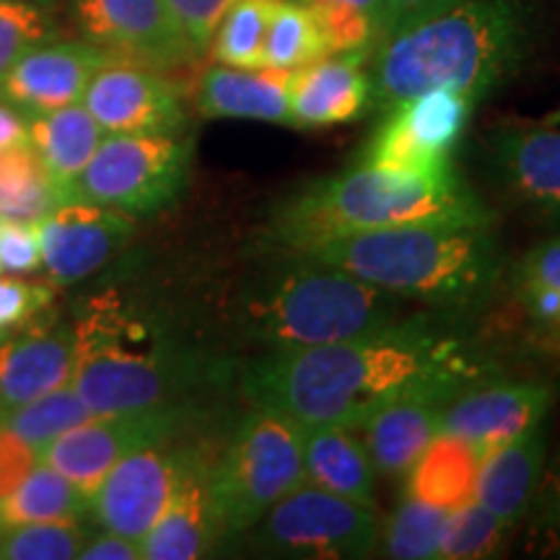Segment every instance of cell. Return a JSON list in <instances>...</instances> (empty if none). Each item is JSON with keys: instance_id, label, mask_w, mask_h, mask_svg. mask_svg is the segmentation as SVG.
Segmentation results:
<instances>
[{"instance_id": "cell-1", "label": "cell", "mask_w": 560, "mask_h": 560, "mask_svg": "<svg viewBox=\"0 0 560 560\" xmlns=\"http://www.w3.org/2000/svg\"><path fill=\"white\" fill-rule=\"evenodd\" d=\"M486 366L459 340L420 322L312 348L268 350L244 374L252 408L276 410L299 425H350L410 397L450 402L480 384Z\"/></svg>"}, {"instance_id": "cell-2", "label": "cell", "mask_w": 560, "mask_h": 560, "mask_svg": "<svg viewBox=\"0 0 560 560\" xmlns=\"http://www.w3.org/2000/svg\"><path fill=\"white\" fill-rule=\"evenodd\" d=\"M532 50V16L522 0H459L384 37L371 62V109L429 89L482 100L520 73Z\"/></svg>"}, {"instance_id": "cell-3", "label": "cell", "mask_w": 560, "mask_h": 560, "mask_svg": "<svg viewBox=\"0 0 560 560\" xmlns=\"http://www.w3.org/2000/svg\"><path fill=\"white\" fill-rule=\"evenodd\" d=\"M431 221L493 223V215L454 172L423 177L355 164L280 200L268 221V244L304 252L346 236Z\"/></svg>"}, {"instance_id": "cell-4", "label": "cell", "mask_w": 560, "mask_h": 560, "mask_svg": "<svg viewBox=\"0 0 560 560\" xmlns=\"http://www.w3.org/2000/svg\"><path fill=\"white\" fill-rule=\"evenodd\" d=\"M402 301L470 306L493 291L503 255L490 223L431 221L346 236L304 249Z\"/></svg>"}, {"instance_id": "cell-5", "label": "cell", "mask_w": 560, "mask_h": 560, "mask_svg": "<svg viewBox=\"0 0 560 560\" xmlns=\"http://www.w3.org/2000/svg\"><path fill=\"white\" fill-rule=\"evenodd\" d=\"M73 325L70 387L94 416L172 405L192 384L195 361L122 293L86 299Z\"/></svg>"}, {"instance_id": "cell-6", "label": "cell", "mask_w": 560, "mask_h": 560, "mask_svg": "<svg viewBox=\"0 0 560 560\" xmlns=\"http://www.w3.org/2000/svg\"><path fill=\"white\" fill-rule=\"evenodd\" d=\"M400 301L304 252L270 249L244 296V327L265 353L327 346L400 325Z\"/></svg>"}, {"instance_id": "cell-7", "label": "cell", "mask_w": 560, "mask_h": 560, "mask_svg": "<svg viewBox=\"0 0 560 560\" xmlns=\"http://www.w3.org/2000/svg\"><path fill=\"white\" fill-rule=\"evenodd\" d=\"M304 482L301 425L276 410L252 408L213 465V495L223 532L252 529Z\"/></svg>"}, {"instance_id": "cell-8", "label": "cell", "mask_w": 560, "mask_h": 560, "mask_svg": "<svg viewBox=\"0 0 560 560\" xmlns=\"http://www.w3.org/2000/svg\"><path fill=\"white\" fill-rule=\"evenodd\" d=\"M192 143L179 136H104L68 198L100 202L122 213L151 215L185 192Z\"/></svg>"}, {"instance_id": "cell-9", "label": "cell", "mask_w": 560, "mask_h": 560, "mask_svg": "<svg viewBox=\"0 0 560 560\" xmlns=\"http://www.w3.org/2000/svg\"><path fill=\"white\" fill-rule=\"evenodd\" d=\"M252 529L255 548L276 558L359 560L374 556L380 542L374 506L310 482L280 499Z\"/></svg>"}, {"instance_id": "cell-10", "label": "cell", "mask_w": 560, "mask_h": 560, "mask_svg": "<svg viewBox=\"0 0 560 560\" xmlns=\"http://www.w3.org/2000/svg\"><path fill=\"white\" fill-rule=\"evenodd\" d=\"M478 100L457 89H429L392 104L355 164L400 174L452 172V153L470 125Z\"/></svg>"}, {"instance_id": "cell-11", "label": "cell", "mask_w": 560, "mask_h": 560, "mask_svg": "<svg viewBox=\"0 0 560 560\" xmlns=\"http://www.w3.org/2000/svg\"><path fill=\"white\" fill-rule=\"evenodd\" d=\"M190 423L179 402L91 416L81 425L60 433L39 452V462L73 482L83 495L94 493L117 462L145 446L170 444Z\"/></svg>"}, {"instance_id": "cell-12", "label": "cell", "mask_w": 560, "mask_h": 560, "mask_svg": "<svg viewBox=\"0 0 560 560\" xmlns=\"http://www.w3.org/2000/svg\"><path fill=\"white\" fill-rule=\"evenodd\" d=\"M73 19L83 39L117 58L156 70L200 58L166 0H73Z\"/></svg>"}, {"instance_id": "cell-13", "label": "cell", "mask_w": 560, "mask_h": 560, "mask_svg": "<svg viewBox=\"0 0 560 560\" xmlns=\"http://www.w3.org/2000/svg\"><path fill=\"white\" fill-rule=\"evenodd\" d=\"M42 270L55 289L102 270L136 234L132 215L100 202L68 198L37 221Z\"/></svg>"}, {"instance_id": "cell-14", "label": "cell", "mask_w": 560, "mask_h": 560, "mask_svg": "<svg viewBox=\"0 0 560 560\" xmlns=\"http://www.w3.org/2000/svg\"><path fill=\"white\" fill-rule=\"evenodd\" d=\"M81 102L104 136H179L187 122L179 89L164 70L125 58H112L91 79Z\"/></svg>"}, {"instance_id": "cell-15", "label": "cell", "mask_w": 560, "mask_h": 560, "mask_svg": "<svg viewBox=\"0 0 560 560\" xmlns=\"http://www.w3.org/2000/svg\"><path fill=\"white\" fill-rule=\"evenodd\" d=\"M190 452L145 446L117 462L89 499V516L104 529L143 540L170 503Z\"/></svg>"}, {"instance_id": "cell-16", "label": "cell", "mask_w": 560, "mask_h": 560, "mask_svg": "<svg viewBox=\"0 0 560 560\" xmlns=\"http://www.w3.org/2000/svg\"><path fill=\"white\" fill-rule=\"evenodd\" d=\"M112 58L117 55L89 39L42 42L0 75V102L26 117L79 104L91 79Z\"/></svg>"}, {"instance_id": "cell-17", "label": "cell", "mask_w": 560, "mask_h": 560, "mask_svg": "<svg viewBox=\"0 0 560 560\" xmlns=\"http://www.w3.org/2000/svg\"><path fill=\"white\" fill-rule=\"evenodd\" d=\"M552 405L545 384H472L441 410V433L465 441L480 457L542 423Z\"/></svg>"}, {"instance_id": "cell-18", "label": "cell", "mask_w": 560, "mask_h": 560, "mask_svg": "<svg viewBox=\"0 0 560 560\" xmlns=\"http://www.w3.org/2000/svg\"><path fill=\"white\" fill-rule=\"evenodd\" d=\"M486 145L503 187L560 231V130L506 122L488 132Z\"/></svg>"}, {"instance_id": "cell-19", "label": "cell", "mask_w": 560, "mask_h": 560, "mask_svg": "<svg viewBox=\"0 0 560 560\" xmlns=\"http://www.w3.org/2000/svg\"><path fill=\"white\" fill-rule=\"evenodd\" d=\"M73 376V325L47 310L24 330L0 340V416L66 387Z\"/></svg>"}, {"instance_id": "cell-20", "label": "cell", "mask_w": 560, "mask_h": 560, "mask_svg": "<svg viewBox=\"0 0 560 560\" xmlns=\"http://www.w3.org/2000/svg\"><path fill=\"white\" fill-rule=\"evenodd\" d=\"M223 532L213 495V465L190 452L170 503L140 540L143 560H195L215 548Z\"/></svg>"}, {"instance_id": "cell-21", "label": "cell", "mask_w": 560, "mask_h": 560, "mask_svg": "<svg viewBox=\"0 0 560 560\" xmlns=\"http://www.w3.org/2000/svg\"><path fill=\"white\" fill-rule=\"evenodd\" d=\"M369 55H325L293 70L289 125L312 130L359 120L371 107V81L363 70Z\"/></svg>"}, {"instance_id": "cell-22", "label": "cell", "mask_w": 560, "mask_h": 560, "mask_svg": "<svg viewBox=\"0 0 560 560\" xmlns=\"http://www.w3.org/2000/svg\"><path fill=\"white\" fill-rule=\"evenodd\" d=\"M293 70L213 66L195 91L200 115L210 120H257L289 125Z\"/></svg>"}, {"instance_id": "cell-23", "label": "cell", "mask_w": 560, "mask_h": 560, "mask_svg": "<svg viewBox=\"0 0 560 560\" xmlns=\"http://www.w3.org/2000/svg\"><path fill=\"white\" fill-rule=\"evenodd\" d=\"M545 452H548V431L542 423L522 431L506 444L495 446L480 462L475 501L501 520L511 524L529 509L532 499L540 493L545 475Z\"/></svg>"}, {"instance_id": "cell-24", "label": "cell", "mask_w": 560, "mask_h": 560, "mask_svg": "<svg viewBox=\"0 0 560 560\" xmlns=\"http://www.w3.org/2000/svg\"><path fill=\"white\" fill-rule=\"evenodd\" d=\"M301 457L310 486L374 506L376 467L359 429L332 423L301 425Z\"/></svg>"}, {"instance_id": "cell-25", "label": "cell", "mask_w": 560, "mask_h": 560, "mask_svg": "<svg viewBox=\"0 0 560 560\" xmlns=\"http://www.w3.org/2000/svg\"><path fill=\"white\" fill-rule=\"evenodd\" d=\"M446 402L429 397L392 402L374 412L359 433L376 472L408 475L410 467L441 433V410Z\"/></svg>"}, {"instance_id": "cell-26", "label": "cell", "mask_w": 560, "mask_h": 560, "mask_svg": "<svg viewBox=\"0 0 560 560\" xmlns=\"http://www.w3.org/2000/svg\"><path fill=\"white\" fill-rule=\"evenodd\" d=\"M102 138L104 130L83 107V102L30 117V143L62 200H68L70 187L94 159Z\"/></svg>"}, {"instance_id": "cell-27", "label": "cell", "mask_w": 560, "mask_h": 560, "mask_svg": "<svg viewBox=\"0 0 560 560\" xmlns=\"http://www.w3.org/2000/svg\"><path fill=\"white\" fill-rule=\"evenodd\" d=\"M482 457L465 441L439 433L429 450L408 472V495L441 509H459L475 501V482H478Z\"/></svg>"}, {"instance_id": "cell-28", "label": "cell", "mask_w": 560, "mask_h": 560, "mask_svg": "<svg viewBox=\"0 0 560 560\" xmlns=\"http://www.w3.org/2000/svg\"><path fill=\"white\" fill-rule=\"evenodd\" d=\"M86 514L89 495L45 462L0 499V529L37 522H81Z\"/></svg>"}, {"instance_id": "cell-29", "label": "cell", "mask_w": 560, "mask_h": 560, "mask_svg": "<svg viewBox=\"0 0 560 560\" xmlns=\"http://www.w3.org/2000/svg\"><path fill=\"white\" fill-rule=\"evenodd\" d=\"M62 198L32 143L0 151V215L39 221Z\"/></svg>"}, {"instance_id": "cell-30", "label": "cell", "mask_w": 560, "mask_h": 560, "mask_svg": "<svg viewBox=\"0 0 560 560\" xmlns=\"http://www.w3.org/2000/svg\"><path fill=\"white\" fill-rule=\"evenodd\" d=\"M511 280L529 319L560 346V231L532 247Z\"/></svg>"}, {"instance_id": "cell-31", "label": "cell", "mask_w": 560, "mask_h": 560, "mask_svg": "<svg viewBox=\"0 0 560 560\" xmlns=\"http://www.w3.org/2000/svg\"><path fill=\"white\" fill-rule=\"evenodd\" d=\"M450 509L431 506V503L405 493L400 506L380 527L376 552L382 558L395 560H433L439 558L441 535H444Z\"/></svg>"}, {"instance_id": "cell-32", "label": "cell", "mask_w": 560, "mask_h": 560, "mask_svg": "<svg viewBox=\"0 0 560 560\" xmlns=\"http://www.w3.org/2000/svg\"><path fill=\"white\" fill-rule=\"evenodd\" d=\"M91 416L94 412L81 400L79 392L66 384V387L47 392V395L21 405V408L3 412L0 416V429H9L21 441H26L32 450L42 452L60 433L75 429V425H81Z\"/></svg>"}, {"instance_id": "cell-33", "label": "cell", "mask_w": 560, "mask_h": 560, "mask_svg": "<svg viewBox=\"0 0 560 560\" xmlns=\"http://www.w3.org/2000/svg\"><path fill=\"white\" fill-rule=\"evenodd\" d=\"M325 55V42L312 11L296 0H280L265 34L262 68L299 70Z\"/></svg>"}, {"instance_id": "cell-34", "label": "cell", "mask_w": 560, "mask_h": 560, "mask_svg": "<svg viewBox=\"0 0 560 560\" xmlns=\"http://www.w3.org/2000/svg\"><path fill=\"white\" fill-rule=\"evenodd\" d=\"M280 0H236L210 42L213 58L231 68H262L265 34Z\"/></svg>"}, {"instance_id": "cell-35", "label": "cell", "mask_w": 560, "mask_h": 560, "mask_svg": "<svg viewBox=\"0 0 560 560\" xmlns=\"http://www.w3.org/2000/svg\"><path fill=\"white\" fill-rule=\"evenodd\" d=\"M514 524L501 520L499 514L480 506L478 501L452 509L441 535L439 558L441 560H480L490 558L506 540Z\"/></svg>"}, {"instance_id": "cell-36", "label": "cell", "mask_w": 560, "mask_h": 560, "mask_svg": "<svg viewBox=\"0 0 560 560\" xmlns=\"http://www.w3.org/2000/svg\"><path fill=\"white\" fill-rule=\"evenodd\" d=\"M89 532L81 522H37L0 529V560H73Z\"/></svg>"}, {"instance_id": "cell-37", "label": "cell", "mask_w": 560, "mask_h": 560, "mask_svg": "<svg viewBox=\"0 0 560 560\" xmlns=\"http://www.w3.org/2000/svg\"><path fill=\"white\" fill-rule=\"evenodd\" d=\"M325 42L327 55H371L382 42V24L353 5H306Z\"/></svg>"}, {"instance_id": "cell-38", "label": "cell", "mask_w": 560, "mask_h": 560, "mask_svg": "<svg viewBox=\"0 0 560 560\" xmlns=\"http://www.w3.org/2000/svg\"><path fill=\"white\" fill-rule=\"evenodd\" d=\"M58 37L50 13L32 0H0V75L32 47Z\"/></svg>"}, {"instance_id": "cell-39", "label": "cell", "mask_w": 560, "mask_h": 560, "mask_svg": "<svg viewBox=\"0 0 560 560\" xmlns=\"http://www.w3.org/2000/svg\"><path fill=\"white\" fill-rule=\"evenodd\" d=\"M55 301L50 280H26L11 272H0V340L24 330L30 322L45 314Z\"/></svg>"}, {"instance_id": "cell-40", "label": "cell", "mask_w": 560, "mask_h": 560, "mask_svg": "<svg viewBox=\"0 0 560 560\" xmlns=\"http://www.w3.org/2000/svg\"><path fill=\"white\" fill-rule=\"evenodd\" d=\"M42 270L37 221L3 219L0 215V272L26 276Z\"/></svg>"}, {"instance_id": "cell-41", "label": "cell", "mask_w": 560, "mask_h": 560, "mask_svg": "<svg viewBox=\"0 0 560 560\" xmlns=\"http://www.w3.org/2000/svg\"><path fill=\"white\" fill-rule=\"evenodd\" d=\"M172 5L174 16L179 19L182 30L195 45L200 55L210 50V42L219 30L223 13H226L236 0H166Z\"/></svg>"}, {"instance_id": "cell-42", "label": "cell", "mask_w": 560, "mask_h": 560, "mask_svg": "<svg viewBox=\"0 0 560 560\" xmlns=\"http://www.w3.org/2000/svg\"><path fill=\"white\" fill-rule=\"evenodd\" d=\"M39 465V452L32 450L16 433L0 429V499L9 495L21 480Z\"/></svg>"}, {"instance_id": "cell-43", "label": "cell", "mask_w": 560, "mask_h": 560, "mask_svg": "<svg viewBox=\"0 0 560 560\" xmlns=\"http://www.w3.org/2000/svg\"><path fill=\"white\" fill-rule=\"evenodd\" d=\"M454 3H459V0H384L382 39L416 24L420 19H429L433 13L450 9Z\"/></svg>"}, {"instance_id": "cell-44", "label": "cell", "mask_w": 560, "mask_h": 560, "mask_svg": "<svg viewBox=\"0 0 560 560\" xmlns=\"http://www.w3.org/2000/svg\"><path fill=\"white\" fill-rule=\"evenodd\" d=\"M81 560H143L140 542L132 537L117 535V532L104 529L86 535L79 552Z\"/></svg>"}, {"instance_id": "cell-45", "label": "cell", "mask_w": 560, "mask_h": 560, "mask_svg": "<svg viewBox=\"0 0 560 560\" xmlns=\"http://www.w3.org/2000/svg\"><path fill=\"white\" fill-rule=\"evenodd\" d=\"M30 143V117L11 104L0 102V151Z\"/></svg>"}, {"instance_id": "cell-46", "label": "cell", "mask_w": 560, "mask_h": 560, "mask_svg": "<svg viewBox=\"0 0 560 560\" xmlns=\"http://www.w3.org/2000/svg\"><path fill=\"white\" fill-rule=\"evenodd\" d=\"M540 488H545V522H548L550 537L560 548V457L556 470L548 478V486L540 482Z\"/></svg>"}, {"instance_id": "cell-47", "label": "cell", "mask_w": 560, "mask_h": 560, "mask_svg": "<svg viewBox=\"0 0 560 560\" xmlns=\"http://www.w3.org/2000/svg\"><path fill=\"white\" fill-rule=\"evenodd\" d=\"M301 5H353V9H361L371 13L374 19H380L384 26V0H296Z\"/></svg>"}, {"instance_id": "cell-48", "label": "cell", "mask_w": 560, "mask_h": 560, "mask_svg": "<svg viewBox=\"0 0 560 560\" xmlns=\"http://www.w3.org/2000/svg\"><path fill=\"white\" fill-rule=\"evenodd\" d=\"M542 125H550V128H558V125H560V107H558L556 112H552V115L545 117Z\"/></svg>"}, {"instance_id": "cell-49", "label": "cell", "mask_w": 560, "mask_h": 560, "mask_svg": "<svg viewBox=\"0 0 560 560\" xmlns=\"http://www.w3.org/2000/svg\"><path fill=\"white\" fill-rule=\"evenodd\" d=\"M32 3H52V0H32Z\"/></svg>"}]
</instances>
